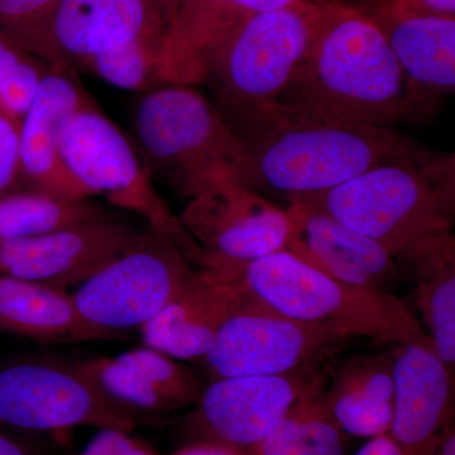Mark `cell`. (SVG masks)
<instances>
[{"label":"cell","instance_id":"cell-9","mask_svg":"<svg viewBox=\"0 0 455 455\" xmlns=\"http://www.w3.org/2000/svg\"><path fill=\"white\" fill-rule=\"evenodd\" d=\"M171 236L147 226L139 241L73 293L90 324L131 335L196 277Z\"/></svg>","mask_w":455,"mask_h":455},{"label":"cell","instance_id":"cell-18","mask_svg":"<svg viewBox=\"0 0 455 455\" xmlns=\"http://www.w3.org/2000/svg\"><path fill=\"white\" fill-rule=\"evenodd\" d=\"M394 379L390 435L403 455H430L453 424V372L436 353L403 344L397 347Z\"/></svg>","mask_w":455,"mask_h":455},{"label":"cell","instance_id":"cell-35","mask_svg":"<svg viewBox=\"0 0 455 455\" xmlns=\"http://www.w3.org/2000/svg\"><path fill=\"white\" fill-rule=\"evenodd\" d=\"M355 455H403L390 433L374 436L363 448L359 449Z\"/></svg>","mask_w":455,"mask_h":455},{"label":"cell","instance_id":"cell-5","mask_svg":"<svg viewBox=\"0 0 455 455\" xmlns=\"http://www.w3.org/2000/svg\"><path fill=\"white\" fill-rule=\"evenodd\" d=\"M290 197L322 209L394 256L425 236L451 232L455 155L421 147L324 193Z\"/></svg>","mask_w":455,"mask_h":455},{"label":"cell","instance_id":"cell-37","mask_svg":"<svg viewBox=\"0 0 455 455\" xmlns=\"http://www.w3.org/2000/svg\"><path fill=\"white\" fill-rule=\"evenodd\" d=\"M149 2H151V4L160 12L164 22L169 26V23L172 20L176 12H178L180 5H181L185 0H149Z\"/></svg>","mask_w":455,"mask_h":455},{"label":"cell","instance_id":"cell-4","mask_svg":"<svg viewBox=\"0 0 455 455\" xmlns=\"http://www.w3.org/2000/svg\"><path fill=\"white\" fill-rule=\"evenodd\" d=\"M134 130L152 178L187 199L221 185L260 190L250 154L220 110L194 86L146 92Z\"/></svg>","mask_w":455,"mask_h":455},{"label":"cell","instance_id":"cell-3","mask_svg":"<svg viewBox=\"0 0 455 455\" xmlns=\"http://www.w3.org/2000/svg\"><path fill=\"white\" fill-rule=\"evenodd\" d=\"M200 269L220 280L238 281L260 304L290 319L436 353L420 320L394 293L340 283L286 250L250 262L203 257Z\"/></svg>","mask_w":455,"mask_h":455},{"label":"cell","instance_id":"cell-38","mask_svg":"<svg viewBox=\"0 0 455 455\" xmlns=\"http://www.w3.org/2000/svg\"><path fill=\"white\" fill-rule=\"evenodd\" d=\"M307 2L313 3V4H333V3H353L355 0H307Z\"/></svg>","mask_w":455,"mask_h":455},{"label":"cell","instance_id":"cell-11","mask_svg":"<svg viewBox=\"0 0 455 455\" xmlns=\"http://www.w3.org/2000/svg\"><path fill=\"white\" fill-rule=\"evenodd\" d=\"M163 26L149 0H57L35 20L9 27L3 38L50 68L76 71L90 57Z\"/></svg>","mask_w":455,"mask_h":455},{"label":"cell","instance_id":"cell-17","mask_svg":"<svg viewBox=\"0 0 455 455\" xmlns=\"http://www.w3.org/2000/svg\"><path fill=\"white\" fill-rule=\"evenodd\" d=\"M307 0H185L164 36L160 77L164 86L204 85L221 46L254 14Z\"/></svg>","mask_w":455,"mask_h":455},{"label":"cell","instance_id":"cell-26","mask_svg":"<svg viewBox=\"0 0 455 455\" xmlns=\"http://www.w3.org/2000/svg\"><path fill=\"white\" fill-rule=\"evenodd\" d=\"M166 26L157 27L116 49L90 57L79 70L125 92H149L163 88L161 53Z\"/></svg>","mask_w":455,"mask_h":455},{"label":"cell","instance_id":"cell-19","mask_svg":"<svg viewBox=\"0 0 455 455\" xmlns=\"http://www.w3.org/2000/svg\"><path fill=\"white\" fill-rule=\"evenodd\" d=\"M252 299L238 281L220 280L199 269L176 298L140 326L143 343L178 361L203 359L221 326Z\"/></svg>","mask_w":455,"mask_h":455},{"label":"cell","instance_id":"cell-28","mask_svg":"<svg viewBox=\"0 0 455 455\" xmlns=\"http://www.w3.org/2000/svg\"><path fill=\"white\" fill-rule=\"evenodd\" d=\"M47 70L0 37V108L20 121Z\"/></svg>","mask_w":455,"mask_h":455},{"label":"cell","instance_id":"cell-34","mask_svg":"<svg viewBox=\"0 0 455 455\" xmlns=\"http://www.w3.org/2000/svg\"><path fill=\"white\" fill-rule=\"evenodd\" d=\"M18 434L0 425V455H36Z\"/></svg>","mask_w":455,"mask_h":455},{"label":"cell","instance_id":"cell-22","mask_svg":"<svg viewBox=\"0 0 455 455\" xmlns=\"http://www.w3.org/2000/svg\"><path fill=\"white\" fill-rule=\"evenodd\" d=\"M401 278L411 289L423 328L440 361L454 372L455 236L451 232L425 236L394 254Z\"/></svg>","mask_w":455,"mask_h":455},{"label":"cell","instance_id":"cell-6","mask_svg":"<svg viewBox=\"0 0 455 455\" xmlns=\"http://www.w3.org/2000/svg\"><path fill=\"white\" fill-rule=\"evenodd\" d=\"M326 4L290 5L254 14L212 60L204 85L215 106L232 109L276 100L291 82Z\"/></svg>","mask_w":455,"mask_h":455},{"label":"cell","instance_id":"cell-27","mask_svg":"<svg viewBox=\"0 0 455 455\" xmlns=\"http://www.w3.org/2000/svg\"><path fill=\"white\" fill-rule=\"evenodd\" d=\"M396 352L397 347L376 355H350L329 376V383L337 387L394 403V366Z\"/></svg>","mask_w":455,"mask_h":455},{"label":"cell","instance_id":"cell-33","mask_svg":"<svg viewBox=\"0 0 455 455\" xmlns=\"http://www.w3.org/2000/svg\"><path fill=\"white\" fill-rule=\"evenodd\" d=\"M173 455H250V453L223 443L197 440L196 443L180 449Z\"/></svg>","mask_w":455,"mask_h":455},{"label":"cell","instance_id":"cell-16","mask_svg":"<svg viewBox=\"0 0 455 455\" xmlns=\"http://www.w3.org/2000/svg\"><path fill=\"white\" fill-rule=\"evenodd\" d=\"M76 71L50 68L42 77L31 106L20 119V169L35 190L70 199H92L66 169L61 145L71 118L92 101Z\"/></svg>","mask_w":455,"mask_h":455},{"label":"cell","instance_id":"cell-13","mask_svg":"<svg viewBox=\"0 0 455 455\" xmlns=\"http://www.w3.org/2000/svg\"><path fill=\"white\" fill-rule=\"evenodd\" d=\"M145 229L106 214L50 235L0 241V274L66 290L121 256Z\"/></svg>","mask_w":455,"mask_h":455},{"label":"cell","instance_id":"cell-29","mask_svg":"<svg viewBox=\"0 0 455 455\" xmlns=\"http://www.w3.org/2000/svg\"><path fill=\"white\" fill-rule=\"evenodd\" d=\"M353 3L372 20L455 18V0H358Z\"/></svg>","mask_w":455,"mask_h":455},{"label":"cell","instance_id":"cell-23","mask_svg":"<svg viewBox=\"0 0 455 455\" xmlns=\"http://www.w3.org/2000/svg\"><path fill=\"white\" fill-rule=\"evenodd\" d=\"M0 331L42 343L123 340L131 335L90 324L64 289L0 274Z\"/></svg>","mask_w":455,"mask_h":455},{"label":"cell","instance_id":"cell-8","mask_svg":"<svg viewBox=\"0 0 455 455\" xmlns=\"http://www.w3.org/2000/svg\"><path fill=\"white\" fill-rule=\"evenodd\" d=\"M148 420L113 403L80 363L33 358L0 366V425L16 433L75 427L132 431Z\"/></svg>","mask_w":455,"mask_h":455},{"label":"cell","instance_id":"cell-20","mask_svg":"<svg viewBox=\"0 0 455 455\" xmlns=\"http://www.w3.org/2000/svg\"><path fill=\"white\" fill-rule=\"evenodd\" d=\"M403 75L410 122L439 113L455 90V18L373 20Z\"/></svg>","mask_w":455,"mask_h":455},{"label":"cell","instance_id":"cell-39","mask_svg":"<svg viewBox=\"0 0 455 455\" xmlns=\"http://www.w3.org/2000/svg\"><path fill=\"white\" fill-rule=\"evenodd\" d=\"M355 2H358V0H355Z\"/></svg>","mask_w":455,"mask_h":455},{"label":"cell","instance_id":"cell-32","mask_svg":"<svg viewBox=\"0 0 455 455\" xmlns=\"http://www.w3.org/2000/svg\"><path fill=\"white\" fill-rule=\"evenodd\" d=\"M57 0H0V25H23L49 11Z\"/></svg>","mask_w":455,"mask_h":455},{"label":"cell","instance_id":"cell-30","mask_svg":"<svg viewBox=\"0 0 455 455\" xmlns=\"http://www.w3.org/2000/svg\"><path fill=\"white\" fill-rule=\"evenodd\" d=\"M20 119L0 108V194L7 190L20 169Z\"/></svg>","mask_w":455,"mask_h":455},{"label":"cell","instance_id":"cell-25","mask_svg":"<svg viewBox=\"0 0 455 455\" xmlns=\"http://www.w3.org/2000/svg\"><path fill=\"white\" fill-rule=\"evenodd\" d=\"M108 214L92 199H70L33 190L0 199V241L35 238Z\"/></svg>","mask_w":455,"mask_h":455},{"label":"cell","instance_id":"cell-21","mask_svg":"<svg viewBox=\"0 0 455 455\" xmlns=\"http://www.w3.org/2000/svg\"><path fill=\"white\" fill-rule=\"evenodd\" d=\"M80 364L113 403L147 419L196 405L204 391L190 368L147 346Z\"/></svg>","mask_w":455,"mask_h":455},{"label":"cell","instance_id":"cell-2","mask_svg":"<svg viewBox=\"0 0 455 455\" xmlns=\"http://www.w3.org/2000/svg\"><path fill=\"white\" fill-rule=\"evenodd\" d=\"M275 101L377 127L410 122L394 53L381 28L355 3L324 5L298 70Z\"/></svg>","mask_w":455,"mask_h":455},{"label":"cell","instance_id":"cell-14","mask_svg":"<svg viewBox=\"0 0 455 455\" xmlns=\"http://www.w3.org/2000/svg\"><path fill=\"white\" fill-rule=\"evenodd\" d=\"M179 220L202 250L200 257L230 262H250L284 250L290 232L286 211L235 184L194 197Z\"/></svg>","mask_w":455,"mask_h":455},{"label":"cell","instance_id":"cell-31","mask_svg":"<svg viewBox=\"0 0 455 455\" xmlns=\"http://www.w3.org/2000/svg\"><path fill=\"white\" fill-rule=\"evenodd\" d=\"M128 433L107 427L89 443L82 455H156L148 445L132 438Z\"/></svg>","mask_w":455,"mask_h":455},{"label":"cell","instance_id":"cell-36","mask_svg":"<svg viewBox=\"0 0 455 455\" xmlns=\"http://www.w3.org/2000/svg\"><path fill=\"white\" fill-rule=\"evenodd\" d=\"M430 455H455V430L453 424L449 425L447 429L443 431Z\"/></svg>","mask_w":455,"mask_h":455},{"label":"cell","instance_id":"cell-12","mask_svg":"<svg viewBox=\"0 0 455 455\" xmlns=\"http://www.w3.org/2000/svg\"><path fill=\"white\" fill-rule=\"evenodd\" d=\"M324 361L284 374L215 379L204 387L191 427L199 440L223 443L251 455L276 429Z\"/></svg>","mask_w":455,"mask_h":455},{"label":"cell","instance_id":"cell-15","mask_svg":"<svg viewBox=\"0 0 455 455\" xmlns=\"http://www.w3.org/2000/svg\"><path fill=\"white\" fill-rule=\"evenodd\" d=\"M289 202L287 252L350 286L390 293L396 289L403 278L382 244L299 197Z\"/></svg>","mask_w":455,"mask_h":455},{"label":"cell","instance_id":"cell-7","mask_svg":"<svg viewBox=\"0 0 455 455\" xmlns=\"http://www.w3.org/2000/svg\"><path fill=\"white\" fill-rule=\"evenodd\" d=\"M61 155L86 196L104 197L110 205L140 215L148 226L171 236L181 252L194 244L156 191L145 161L94 101L71 118L62 137Z\"/></svg>","mask_w":455,"mask_h":455},{"label":"cell","instance_id":"cell-24","mask_svg":"<svg viewBox=\"0 0 455 455\" xmlns=\"http://www.w3.org/2000/svg\"><path fill=\"white\" fill-rule=\"evenodd\" d=\"M328 383L329 373L317 371L276 429L251 455H347L352 438L329 411Z\"/></svg>","mask_w":455,"mask_h":455},{"label":"cell","instance_id":"cell-10","mask_svg":"<svg viewBox=\"0 0 455 455\" xmlns=\"http://www.w3.org/2000/svg\"><path fill=\"white\" fill-rule=\"evenodd\" d=\"M350 338L334 326L281 315L253 298L221 326L202 361L211 382L228 377L274 376L325 359Z\"/></svg>","mask_w":455,"mask_h":455},{"label":"cell","instance_id":"cell-1","mask_svg":"<svg viewBox=\"0 0 455 455\" xmlns=\"http://www.w3.org/2000/svg\"><path fill=\"white\" fill-rule=\"evenodd\" d=\"M220 110L252 158L260 190L287 197L324 193L423 147L391 128L324 118L275 100Z\"/></svg>","mask_w":455,"mask_h":455}]
</instances>
